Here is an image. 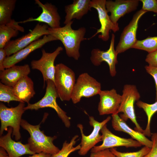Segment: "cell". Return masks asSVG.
Returning <instances> with one entry per match:
<instances>
[{
    "label": "cell",
    "instance_id": "cell-36",
    "mask_svg": "<svg viewBox=\"0 0 157 157\" xmlns=\"http://www.w3.org/2000/svg\"><path fill=\"white\" fill-rule=\"evenodd\" d=\"M7 54L5 49L4 48L0 49V72L5 70L3 66V63L6 57Z\"/></svg>",
    "mask_w": 157,
    "mask_h": 157
},
{
    "label": "cell",
    "instance_id": "cell-27",
    "mask_svg": "<svg viewBox=\"0 0 157 157\" xmlns=\"http://www.w3.org/2000/svg\"><path fill=\"white\" fill-rule=\"evenodd\" d=\"M78 137V135H76L72 138L69 142L65 141L61 149L56 154L51 155L50 157H68L72 153L79 150L81 148L80 144L74 147Z\"/></svg>",
    "mask_w": 157,
    "mask_h": 157
},
{
    "label": "cell",
    "instance_id": "cell-24",
    "mask_svg": "<svg viewBox=\"0 0 157 157\" xmlns=\"http://www.w3.org/2000/svg\"><path fill=\"white\" fill-rule=\"evenodd\" d=\"M19 24V22L12 19L6 24L0 25V49L4 48L11 38L18 35L19 31H24V28Z\"/></svg>",
    "mask_w": 157,
    "mask_h": 157
},
{
    "label": "cell",
    "instance_id": "cell-26",
    "mask_svg": "<svg viewBox=\"0 0 157 157\" xmlns=\"http://www.w3.org/2000/svg\"><path fill=\"white\" fill-rule=\"evenodd\" d=\"M136 104L139 108L144 111L147 117V126L142 133L145 136H151L150 123L152 117L157 112V101L153 104H149L139 100L137 101Z\"/></svg>",
    "mask_w": 157,
    "mask_h": 157
},
{
    "label": "cell",
    "instance_id": "cell-35",
    "mask_svg": "<svg viewBox=\"0 0 157 157\" xmlns=\"http://www.w3.org/2000/svg\"><path fill=\"white\" fill-rule=\"evenodd\" d=\"M145 68L147 72L151 75L154 79L156 90L155 100L157 101V67L146 65Z\"/></svg>",
    "mask_w": 157,
    "mask_h": 157
},
{
    "label": "cell",
    "instance_id": "cell-5",
    "mask_svg": "<svg viewBox=\"0 0 157 157\" xmlns=\"http://www.w3.org/2000/svg\"><path fill=\"white\" fill-rule=\"evenodd\" d=\"M140 94L135 85L126 84L123 87L121 102L117 113H122L120 117L125 121L130 119L135 125V130L142 133L143 130L137 122L134 104L139 100Z\"/></svg>",
    "mask_w": 157,
    "mask_h": 157
},
{
    "label": "cell",
    "instance_id": "cell-23",
    "mask_svg": "<svg viewBox=\"0 0 157 157\" xmlns=\"http://www.w3.org/2000/svg\"><path fill=\"white\" fill-rule=\"evenodd\" d=\"M16 96L22 102L29 103L31 98L35 94L34 83L28 76H25L19 80L13 87Z\"/></svg>",
    "mask_w": 157,
    "mask_h": 157
},
{
    "label": "cell",
    "instance_id": "cell-6",
    "mask_svg": "<svg viewBox=\"0 0 157 157\" xmlns=\"http://www.w3.org/2000/svg\"><path fill=\"white\" fill-rule=\"evenodd\" d=\"M47 86L46 92L43 97L37 102L31 104L28 103L25 107V110H35L44 108L49 107L54 109L58 116L61 119L67 128L70 126V118L66 115V113L58 105L56 101L58 97L54 82L51 80L47 81Z\"/></svg>",
    "mask_w": 157,
    "mask_h": 157
},
{
    "label": "cell",
    "instance_id": "cell-30",
    "mask_svg": "<svg viewBox=\"0 0 157 157\" xmlns=\"http://www.w3.org/2000/svg\"><path fill=\"white\" fill-rule=\"evenodd\" d=\"M151 148L144 146L138 151L129 152H120L117 150L115 148H110V150L117 157H143L149 152Z\"/></svg>",
    "mask_w": 157,
    "mask_h": 157
},
{
    "label": "cell",
    "instance_id": "cell-18",
    "mask_svg": "<svg viewBox=\"0 0 157 157\" xmlns=\"http://www.w3.org/2000/svg\"><path fill=\"white\" fill-rule=\"evenodd\" d=\"M100 101L98 110L99 115H104L117 113L122 100V95L114 89L102 90L99 94Z\"/></svg>",
    "mask_w": 157,
    "mask_h": 157
},
{
    "label": "cell",
    "instance_id": "cell-14",
    "mask_svg": "<svg viewBox=\"0 0 157 157\" xmlns=\"http://www.w3.org/2000/svg\"><path fill=\"white\" fill-rule=\"evenodd\" d=\"M115 35L112 33L109 48L106 51L99 49H94L91 52L90 60L94 66H98L101 63L105 62L108 65L110 75L112 77L116 74V65L117 63L118 54L114 48Z\"/></svg>",
    "mask_w": 157,
    "mask_h": 157
},
{
    "label": "cell",
    "instance_id": "cell-1",
    "mask_svg": "<svg viewBox=\"0 0 157 157\" xmlns=\"http://www.w3.org/2000/svg\"><path fill=\"white\" fill-rule=\"evenodd\" d=\"M73 21L65 24L63 27L57 28H48L49 35H51L63 44L67 55L78 60L80 57L79 49L81 42L88 39L84 38L86 29L81 27L78 29L72 28Z\"/></svg>",
    "mask_w": 157,
    "mask_h": 157
},
{
    "label": "cell",
    "instance_id": "cell-25",
    "mask_svg": "<svg viewBox=\"0 0 157 157\" xmlns=\"http://www.w3.org/2000/svg\"><path fill=\"white\" fill-rule=\"evenodd\" d=\"M16 0H0V25L9 23L16 4Z\"/></svg>",
    "mask_w": 157,
    "mask_h": 157
},
{
    "label": "cell",
    "instance_id": "cell-37",
    "mask_svg": "<svg viewBox=\"0 0 157 157\" xmlns=\"http://www.w3.org/2000/svg\"><path fill=\"white\" fill-rule=\"evenodd\" d=\"M51 155L44 152L35 154L29 157H50Z\"/></svg>",
    "mask_w": 157,
    "mask_h": 157
},
{
    "label": "cell",
    "instance_id": "cell-17",
    "mask_svg": "<svg viewBox=\"0 0 157 157\" xmlns=\"http://www.w3.org/2000/svg\"><path fill=\"white\" fill-rule=\"evenodd\" d=\"M57 40L56 38L51 35H44L42 38L34 41L15 53L6 57L3 63L4 68L7 69L15 65L26 58L31 53L41 48L46 43Z\"/></svg>",
    "mask_w": 157,
    "mask_h": 157
},
{
    "label": "cell",
    "instance_id": "cell-20",
    "mask_svg": "<svg viewBox=\"0 0 157 157\" xmlns=\"http://www.w3.org/2000/svg\"><path fill=\"white\" fill-rule=\"evenodd\" d=\"M112 125L116 131H122L129 135L133 139L140 142L142 145L151 148L152 142L142 133L133 130L127 125L125 121L117 113L112 115Z\"/></svg>",
    "mask_w": 157,
    "mask_h": 157
},
{
    "label": "cell",
    "instance_id": "cell-7",
    "mask_svg": "<svg viewBox=\"0 0 157 157\" xmlns=\"http://www.w3.org/2000/svg\"><path fill=\"white\" fill-rule=\"evenodd\" d=\"M101 83L88 73L80 74L76 82L71 99L76 104L83 97L89 98L98 94L101 90Z\"/></svg>",
    "mask_w": 157,
    "mask_h": 157
},
{
    "label": "cell",
    "instance_id": "cell-33",
    "mask_svg": "<svg viewBox=\"0 0 157 157\" xmlns=\"http://www.w3.org/2000/svg\"><path fill=\"white\" fill-rule=\"evenodd\" d=\"M145 61L149 66L157 67V50L148 53L146 56Z\"/></svg>",
    "mask_w": 157,
    "mask_h": 157
},
{
    "label": "cell",
    "instance_id": "cell-38",
    "mask_svg": "<svg viewBox=\"0 0 157 157\" xmlns=\"http://www.w3.org/2000/svg\"><path fill=\"white\" fill-rule=\"evenodd\" d=\"M0 157H9L6 151L3 148H0Z\"/></svg>",
    "mask_w": 157,
    "mask_h": 157
},
{
    "label": "cell",
    "instance_id": "cell-16",
    "mask_svg": "<svg viewBox=\"0 0 157 157\" xmlns=\"http://www.w3.org/2000/svg\"><path fill=\"white\" fill-rule=\"evenodd\" d=\"M35 3L42 9V12L36 18L30 17L19 23H25L32 21H38L46 23L51 28H57L60 27L61 17L58 11L57 8L51 3H42L39 0H35Z\"/></svg>",
    "mask_w": 157,
    "mask_h": 157
},
{
    "label": "cell",
    "instance_id": "cell-13",
    "mask_svg": "<svg viewBox=\"0 0 157 157\" xmlns=\"http://www.w3.org/2000/svg\"><path fill=\"white\" fill-rule=\"evenodd\" d=\"M100 132L102 136V144L95 146L91 150V152H95L106 149H110L118 147H138L142 144L138 141L131 138H125L117 136L113 133L104 125Z\"/></svg>",
    "mask_w": 157,
    "mask_h": 157
},
{
    "label": "cell",
    "instance_id": "cell-12",
    "mask_svg": "<svg viewBox=\"0 0 157 157\" xmlns=\"http://www.w3.org/2000/svg\"><path fill=\"white\" fill-rule=\"evenodd\" d=\"M147 12L141 9L133 15L129 24L124 28L115 50L118 54L132 48L137 40L136 33L138 22L141 17Z\"/></svg>",
    "mask_w": 157,
    "mask_h": 157
},
{
    "label": "cell",
    "instance_id": "cell-21",
    "mask_svg": "<svg viewBox=\"0 0 157 157\" xmlns=\"http://www.w3.org/2000/svg\"><path fill=\"white\" fill-rule=\"evenodd\" d=\"M31 72L29 65H14L0 72L1 82L9 86L13 87L23 77L28 76Z\"/></svg>",
    "mask_w": 157,
    "mask_h": 157
},
{
    "label": "cell",
    "instance_id": "cell-32",
    "mask_svg": "<svg viewBox=\"0 0 157 157\" xmlns=\"http://www.w3.org/2000/svg\"><path fill=\"white\" fill-rule=\"evenodd\" d=\"M152 146L149 152L143 157H157V133H151Z\"/></svg>",
    "mask_w": 157,
    "mask_h": 157
},
{
    "label": "cell",
    "instance_id": "cell-2",
    "mask_svg": "<svg viewBox=\"0 0 157 157\" xmlns=\"http://www.w3.org/2000/svg\"><path fill=\"white\" fill-rule=\"evenodd\" d=\"M20 125L30 135L28 144L32 151L35 153L44 152L51 155L56 154L60 150L53 143L57 137L46 136L40 130V124L32 125L22 119Z\"/></svg>",
    "mask_w": 157,
    "mask_h": 157
},
{
    "label": "cell",
    "instance_id": "cell-34",
    "mask_svg": "<svg viewBox=\"0 0 157 157\" xmlns=\"http://www.w3.org/2000/svg\"><path fill=\"white\" fill-rule=\"evenodd\" d=\"M90 157H117L110 150L106 149L95 152H91Z\"/></svg>",
    "mask_w": 157,
    "mask_h": 157
},
{
    "label": "cell",
    "instance_id": "cell-29",
    "mask_svg": "<svg viewBox=\"0 0 157 157\" xmlns=\"http://www.w3.org/2000/svg\"><path fill=\"white\" fill-rule=\"evenodd\" d=\"M0 101L9 103L11 101L22 102L15 95L13 87L0 83Z\"/></svg>",
    "mask_w": 157,
    "mask_h": 157
},
{
    "label": "cell",
    "instance_id": "cell-19",
    "mask_svg": "<svg viewBox=\"0 0 157 157\" xmlns=\"http://www.w3.org/2000/svg\"><path fill=\"white\" fill-rule=\"evenodd\" d=\"M7 131L6 135L1 136L0 146L5 149L9 157H20L24 154H36L30 150L28 143L23 144L12 139L11 136L13 132L12 128L9 127Z\"/></svg>",
    "mask_w": 157,
    "mask_h": 157
},
{
    "label": "cell",
    "instance_id": "cell-22",
    "mask_svg": "<svg viewBox=\"0 0 157 157\" xmlns=\"http://www.w3.org/2000/svg\"><path fill=\"white\" fill-rule=\"evenodd\" d=\"M90 0H74L72 3L66 6L65 24L69 23L73 19H81L84 15L91 10Z\"/></svg>",
    "mask_w": 157,
    "mask_h": 157
},
{
    "label": "cell",
    "instance_id": "cell-3",
    "mask_svg": "<svg viewBox=\"0 0 157 157\" xmlns=\"http://www.w3.org/2000/svg\"><path fill=\"white\" fill-rule=\"evenodd\" d=\"M24 102H20L15 107L8 108L3 104H0V119L1 127L0 134L1 135L4 131H7L8 127L12 128V136L17 141L20 139L21 135L20 132L22 117L25 111Z\"/></svg>",
    "mask_w": 157,
    "mask_h": 157
},
{
    "label": "cell",
    "instance_id": "cell-10",
    "mask_svg": "<svg viewBox=\"0 0 157 157\" xmlns=\"http://www.w3.org/2000/svg\"><path fill=\"white\" fill-rule=\"evenodd\" d=\"M47 25L37 24L30 32L14 40H10L5 46L7 56H9L38 40L42 36L49 35Z\"/></svg>",
    "mask_w": 157,
    "mask_h": 157
},
{
    "label": "cell",
    "instance_id": "cell-11",
    "mask_svg": "<svg viewBox=\"0 0 157 157\" xmlns=\"http://www.w3.org/2000/svg\"><path fill=\"white\" fill-rule=\"evenodd\" d=\"M63 50V48L59 46L53 52L48 53L42 49L41 58L38 60H33L31 61V65L32 69H37L41 72L44 83L48 80H51L54 83V61L56 57Z\"/></svg>",
    "mask_w": 157,
    "mask_h": 157
},
{
    "label": "cell",
    "instance_id": "cell-15",
    "mask_svg": "<svg viewBox=\"0 0 157 157\" xmlns=\"http://www.w3.org/2000/svg\"><path fill=\"white\" fill-rule=\"evenodd\" d=\"M138 0H106V7L108 12H110V17L113 23L119 25V19L125 14L136 10L138 6Z\"/></svg>",
    "mask_w": 157,
    "mask_h": 157
},
{
    "label": "cell",
    "instance_id": "cell-9",
    "mask_svg": "<svg viewBox=\"0 0 157 157\" xmlns=\"http://www.w3.org/2000/svg\"><path fill=\"white\" fill-rule=\"evenodd\" d=\"M106 0L90 1V7L93 8L97 10L101 27L97 29L96 33L88 40L92 38L99 33H101L98 36L99 38L103 41H106L109 38V33L111 31L115 33L119 30V25L114 24L108 14L106 7Z\"/></svg>",
    "mask_w": 157,
    "mask_h": 157
},
{
    "label": "cell",
    "instance_id": "cell-28",
    "mask_svg": "<svg viewBox=\"0 0 157 157\" xmlns=\"http://www.w3.org/2000/svg\"><path fill=\"white\" fill-rule=\"evenodd\" d=\"M132 48L143 50L148 53L157 50V36H148L142 40H137Z\"/></svg>",
    "mask_w": 157,
    "mask_h": 157
},
{
    "label": "cell",
    "instance_id": "cell-8",
    "mask_svg": "<svg viewBox=\"0 0 157 157\" xmlns=\"http://www.w3.org/2000/svg\"><path fill=\"white\" fill-rule=\"evenodd\" d=\"M89 124L93 127V130L89 135H86L84 134L82 124H79L77 125L81 135V148L78 152L81 156L85 155L97 143L102 141V136L99 133L102 127L110 120L111 117L109 116L100 122L96 120L92 116H89Z\"/></svg>",
    "mask_w": 157,
    "mask_h": 157
},
{
    "label": "cell",
    "instance_id": "cell-4",
    "mask_svg": "<svg viewBox=\"0 0 157 157\" xmlns=\"http://www.w3.org/2000/svg\"><path fill=\"white\" fill-rule=\"evenodd\" d=\"M75 83V74L72 69L62 63L55 65L54 83L58 97L61 101L71 99Z\"/></svg>",
    "mask_w": 157,
    "mask_h": 157
},
{
    "label": "cell",
    "instance_id": "cell-31",
    "mask_svg": "<svg viewBox=\"0 0 157 157\" xmlns=\"http://www.w3.org/2000/svg\"><path fill=\"white\" fill-rule=\"evenodd\" d=\"M142 4V9L148 11H151L157 14V0H140Z\"/></svg>",
    "mask_w": 157,
    "mask_h": 157
}]
</instances>
